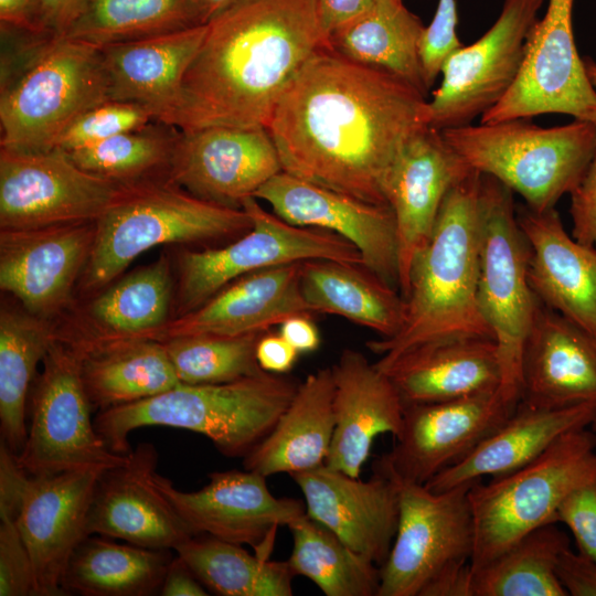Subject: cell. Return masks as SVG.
<instances>
[{
  "label": "cell",
  "instance_id": "cell-4",
  "mask_svg": "<svg viewBox=\"0 0 596 596\" xmlns=\"http://www.w3.org/2000/svg\"><path fill=\"white\" fill-rule=\"evenodd\" d=\"M299 383L268 372L220 384L181 383L156 396L99 411L94 424L119 455L132 450V430L166 426L201 434L222 455L243 459L273 430Z\"/></svg>",
  "mask_w": 596,
  "mask_h": 596
},
{
  "label": "cell",
  "instance_id": "cell-47",
  "mask_svg": "<svg viewBox=\"0 0 596 596\" xmlns=\"http://www.w3.org/2000/svg\"><path fill=\"white\" fill-rule=\"evenodd\" d=\"M0 596H36L32 558L11 519L0 521Z\"/></svg>",
  "mask_w": 596,
  "mask_h": 596
},
{
  "label": "cell",
  "instance_id": "cell-13",
  "mask_svg": "<svg viewBox=\"0 0 596 596\" xmlns=\"http://www.w3.org/2000/svg\"><path fill=\"white\" fill-rule=\"evenodd\" d=\"M125 185L79 168L60 148L0 147V228L95 222Z\"/></svg>",
  "mask_w": 596,
  "mask_h": 596
},
{
  "label": "cell",
  "instance_id": "cell-59",
  "mask_svg": "<svg viewBox=\"0 0 596 596\" xmlns=\"http://www.w3.org/2000/svg\"><path fill=\"white\" fill-rule=\"evenodd\" d=\"M587 77L592 85L596 88V62L586 56L583 58Z\"/></svg>",
  "mask_w": 596,
  "mask_h": 596
},
{
  "label": "cell",
  "instance_id": "cell-19",
  "mask_svg": "<svg viewBox=\"0 0 596 596\" xmlns=\"http://www.w3.org/2000/svg\"><path fill=\"white\" fill-rule=\"evenodd\" d=\"M95 222L0 228V289L28 312L55 321L73 304L88 262Z\"/></svg>",
  "mask_w": 596,
  "mask_h": 596
},
{
  "label": "cell",
  "instance_id": "cell-7",
  "mask_svg": "<svg viewBox=\"0 0 596 596\" xmlns=\"http://www.w3.org/2000/svg\"><path fill=\"white\" fill-rule=\"evenodd\" d=\"M466 163L519 193L530 210L555 207L579 184L596 150V125L541 127L530 118L441 130Z\"/></svg>",
  "mask_w": 596,
  "mask_h": 596
},
{
  "label": "cell",
  "instance_id": "cell-58",
  "mask_svg": "<svg viewBox=\"0 0 596 596\" xmlns=\"http://www.w3.org/2000/svg\"><path fill=\"white\" fill-rule=\"evenodd\" d=\"M237 1L240 0H195L202 22L204 24L232 7Z\"/></svg>",
  "mask_w": 596,
  "mask_h": 596
},
{
  "label": "cell",
  "instance_id": "cell-50",
  "mask_svg": "<svg viewBox=\"0 0 596 596\" xmlns=\"http://www.w3.org/2000/svg\"><path fill=\"white\" fill-rule=\"evenodd\" d=\"M30 477L15 455L0 443V520L14 521Z\"/></svg>",
  "mask_w": 596,
  "mask_h": 596
},
{
  "label": "cell",
  "instance_id": "cell-15",
  "mask_svg": "<svg viewBox=\"0 0 596 596\" xmlns=\"http://www.w3.org/2000/svg\"><path fill=\"white\" fill-rule=\"evenodd\" d=\"M574 0H549L533 23L519 76L505 96L480 117L481 124L542 114H565L596 123V88L578 55L573 30Z\"/></svg>",
  "mask_w": 596,
  "mask_h": 596
},
{
  "label": "cell",
  "instance_id": "cell-46",
  "mask_svg": "<svg viewBox=\"0 0 596 596\" xmlns=\"http://www.w3.org/2000/svg\"><path fill=\"white\" fill-rule=\"evenodd\" d=\"M455 0H438L435 15L425 26L419 43V57L426 87L434 85L445 61L462 46L457 36Z\"/></svg>",
  "mask_w": 596,
  "mask_h": 596
},
{
  "label": "cell",
  "instance_id": "cell-26",
  "mask_svg": "<svg viewBox=\"0 0 596 596\" xmlns=\"http://www.w3.org/2000/svg\"><path fill=\"white\" fill-rule=\"evenodd\" d=\"M520 402L540 408L596 403V338L541 302L523 347Z\"/></svg>",
  "mask_w": 596,
  "mask_h": 596
},
{
  "label": "cell",
  "instance_id": "cell-45",
  "mask_svg": "<svg viewBox=\"0 0 596 596\" xmlns=\"http://www.w3.org/2000/svg\"><path fill=\"white\" fill-rule=\"evenodd\" d=\"M152 121H156L153 113L140 104L107 100L76 118L60 136L54 148L71 152L143 128Z\"/></svg>",
  "mask_w": 596,
  "mask_h": 596
},
{
  "label": "cell",
  "instance_id": "cell-14",
  "mask_svg": "<svg viewBox=\"0 0 596 596\" xmlns=\"http://www.w3.org/2000/svg\"><path fill=\"white\" fill-rule=\"evenodd\" d=\"M544 0H504L492 26L444 63L428 102L429 126L460 127L482 116L510 91L521 71L529 32Z\"/></svg>",
  "mask_w": 596,
  "mask_h": 596
},
{
  "label": "cell",
  "instance_id": "cell-53",
  "mask_svg": "<svg viewBox=\"0 0 596 596\" xmlns=\"http://www.w3.org/2000/svg\"><path fill=\"white\" fill-rule=\"evenodd\" d=\"M298 355L299 352L280 333H263L256 345L257 362L260 369L268 373H288Z\"/></svg>",
  "mask_w": 596,
  "mask_h": 596
},
{
  "label": "cell",
  "instance_id": "cell-8",
  "mask_svg": "<svg viewBox=\"0 0 596 596\" xmlns=\"http://www.w3.org/2000/svg\"><path fill=\"white\" fill-rule=\"evenodd\" d=\"M596 434L571 430L525 466L469 490L473 520L470 571L497 557L529 532L556 523L564 498L596 483Z\"/></svg>",
  "mask_w": 596,
  "mask_h": 596
},
{
  "label": "cell",
  "instance_id": "cell-28",
  "mask_svg": "<svg viewBox=\"0 0 596 596\" xmlns=\"http://www.w3.org/2000/svg\"><path fill=\"white\" fill-rule=\"evenodd\" d=\"M517 214L530 249L528 275L536 298L596 338V248L570 235L555 207H524Z\"/></svg>",
  "mask_w": 596,
  "mask_h": 596
},
{
  "label": "cell",
  "instance_id": "cell-55",
  "mask_svg": "<svg viewBox=\"0 0 596 596\" xmlns=\"http://www.w3.org/2000/svg\"><path fill=\"white\" fill-rule=\"evenodd\" d=\"M162 596H206L207 588L178 555L169 563L159 592Z\"/></svg>",
  "mask_w": 596,
  "mask_h": 596
},
{
  "label": "cell",
  "instance_id": "cell-1",
  "mask_svg": "<svg viewBox=\"0 0 596 596\" xmlns=\"http://www.w3.org/2000/svg\"><path fill=\"white\" fill-rule=\"evenodd\" d=\"M429 126L426 95L328 45L315 52L279 97L266 126L281 171L387 204L394 164L409 138Z\"/></svg>",
  "mask_w": 596,
  "mask_h": 596
},
{
  "label": "cell",
  "instance_id": "cell-39",
  "mask_svg": "<svg viewBox=\"0 0 596 596\" xmlns=\"http://www.w3.org/2000/svg\"><path fill=\"white\" fill-rule=\"evenodd\" d=\"M202 584L221 596H291L287 561L249 553L243 545L206 534L193 535L174 550Z\"/></svg>",
  "mask_w": 596,
  "mask_h": 596
},
{
  "label": "cell",
  "instance_id": "cell-60",
  "mask_svg": "<svg viewBox=\"0 0 596 596\" xmlns=\"http://www.w3.org/2000/svg\"><path fill=\"white\" fill-rule=\"evenodd\" d=\"M592 426H593V430H594L595 434H596V419H595V422L592 424Z\"/></svg>",
  "mask_w": 596,
  "mask_h": 596
},
{
  "label": "cell",
  "instance_id": "cell-3",
  "mask_svg": "<svg viewBox=\"0 0 596 596\" xmlns=\"http://www.w3.org/2000/svg\"><path fill=\"white\" fill-rule=\"evenodd\" d=\"M481 177L472 170L444 199L432 235L409 268L402 328L365 344L380 355L376 366L441 340L493 339L478 300Z\"/></svg>",
  "mask_w": 596,
  "mask_h": 596
},
{
  "label": "cell",
  "instance_id": "cell-52",
  "mask_svg": "<svg viewBox=\"0 0 596 596\" xmlns=\"http://www.w3.org/2000/svg\"><path fill=\"white\" fill-rule=\"evenodd\" d=\"M87 0H36L35 21L41 32L64 34Z\"/></svg>",
  "mask_w": 596,
  "mask_h": 596
},
{
  "label": "cell",
  "instance_id": "cell-22",
  "mask_svg": "<svg viewBox=\"0 0 596 596\" xmlns=\"http://www.w3.org/2000/svg\"><path fill=\"white\" fill-rule=\"evenodd\" d=\"M472 169L447 142L441 130L427 126L401 151L387 184L398 245V289L405 292L411 265L426 245L450 189Z\"/></svg>",
  "mask_w": 596,
  "mask_h": 596
},
{
  "label": "cell",
  "instance_id": "cell-38",
  "mask_svg": "<svg viewBox=\"0 0 596 596\" xmlns=\"http://www.w3.org/2000/svg\"><path fill=\"white\" fill-rule=\"evenodd\" d=\"M57 336L55 321L39 318L22 307L0 310V433L18 455L26 439L28 400L36 368Z\"/></svg>",
  "mask_w": 596,
  "mask_h": 596
},
{
  "label": "cell",
  "instance_id": "cell-23",
  "mask_svg": "<svg viewBox=\"0 0 596 596\" xmlns=\"http://www.w3.org/2000/svg\"><path fill=\"white\" fill-rule=\"evenodd\" d=\"M103 471L30 477L14 522L32 558L36 596L65 595L64 571L75 549L88 535V511Z\"/></svg>",
  "mask_w": 596,
  "mask_h": 596
},
{
  "label": "cell",
  "instance_id": "cell-37",
  "mask_svg": "<svg viewBox=\"0 0 596 596\" xmlns=\"http://www.w3.org/2000/svg\"><path fill=\"white\" fill-rule=\"evenodd\" d=\"M171 550L118 543L104 535H87L64 571L65 595L150 596L159 594Z\"/></svg>",
  "mask_w": 596,
  "mask_h": 596
},
{
  "label": "cell",
  "instance_id": "cell-36",
  "mask_svg": "<svg viewBox=\"0 0 596 596\" xmlns=\"http://www.w3.org/2000/svg\"><path fill=\"white\" fill-rule=\"evenodd\" d=\"M425 26L403 0H374L371 9L328 38L341 56L385 71L427 96L419 43Z\"/></svg>",
  "mask_w": 596,
  "mask_h": 596
},
{
  "label": "cell",
  "instance_id": "cell-24",
  "mask_svg": "<svg viewBox=\"0 0 596 596\" xmlns=\"http://www.w3.org/2000/svg\"><path fill=\"white\" fill-rule=\"evenodd\" d=\"M304 494L307 514L359 555L382 566L398 523V486L373 472L369 480L326 465L290 476Z\"/></svg>",
  "mask_w": 596,
  "mask_h": 596
},
{
  "label": "cell",
  "instance_id": "cell-5",
  "mask_svg": "<svg viewBox=\"0 0 596 596\" xmlns=\"http://www.w3.org/2000/svg\"><path fill=\"white\" fill-rule=\"evenodd\" d=\"M21 47L2 57L0 147L50 150L76 118L109 100L100 45L35 33Z\"/></svg>",
  "mask_w": 596,
  "mask_h": 596
},
{
  "label": "cell",
  "instance_id": "cell-12",
  "mask_svg": "<svg viewBox=\"0 0 596 596\" xmlns=\"http://www.w3.org/2000/svg\"><path fill=\"white\" fill-rule=\"evenodd\" d=\"M476 481L439 492L395 481L398 523L380 567L377 596H422L436 578L470 564L475 533L469 490Z\"/></svg>",
  "mask_w": 596,
  "mask_h": 596
},
{
  "label": "cell",
  "instance_id": "cell-31",
  "mask_svg": "<svg viewBox=\"0 0 596 596\" xmlns=\"http://www.w3.org/2000/svg\"><path fill=\"white\" fill-rule=\"evenodd\" d=\"M207 24L100 46L108 99L149 108L160 120L172 106Z\"/></svg>",
  "mask_w": 596,
  "mask_h": 596
},
{
  "label": "cell",
  "instance_id": "cell-43",
  "mask_svg": "<svg viewBox=\"0 0 596 596\" xmlns=\"http://www.w3.org/2000/svg\"><path fill=\"white\" fill-rule=\"evenodd\" d=\"M179 131L177 127L152 121L143 128L65 153L91 173L129 184L167 177Z\"/></svg>",
  "mask_w": 596,
  "mask_h": 596
},
{
  "label": "cell",
  "instance_id": "cell-56",
  "mask_svg": "<svg viewBox=\"0 0 596 596\" xmlns=\"http://www.w3.org/2000/svg\"><path fill=\"white\" fill-rule=\"evenodd\" d=\"M279 333L300 353H310L320 345L318 328L308 315H297L280 323Z\"/></svg>",
  "mask_w": 596,
  "mask_h": 596
},
{
  "label": "cell",
  "instance_id": "cell-9",
  "mask_svg": "<svg viewBox=\"0 0 596 596\" xmlns=\"http://www.w3.org/2000/svg\"><path fill=\"white\" fill-rule=\"evenodd\" d=\"M481 175L478 300L498 347L499 392L518 405L523 347L540 301L529 283L530 249L513 192L494 178Z\"/></svg>",
  "mask_w": 596,
  "mask_h": 596
},
{
  "label": "cell",
  "instance_id": "cell-48",
  "mask_svg": "<svg viewBox=\"0 0 596 596\" xmlns=\"http://www.w3.org/2000/svg\"><path fill=\"white\" fill-rule=\"evenodd\" d=\"M556 522L571 530L581 553L596 561V483L568 493L557 508Z\"/></svg>",
  "mask_w": 596,
  "mask_h": 596
},
{
  "label": "cell",
  "instance_id": "cell-25",
  "mask_svg": "<svg viewBox=\"0 0 596 596\" xmlns=\"http://www.w3.org/2000/svg\"><path fill=\"white\" fill-rule=\"evenodd\" d=\"M300 263L246 274L199 308L171 318L146 339L163 342L191 334L265 332L292 316H310L313 312L300 289Z\"/></svg>",
  "mask_w": 596,
  "mask_h": 596
},
{
  "label": "cell",
  "instance_id": "cell-29",
  "mask_svg": "<svg viewBox=\"0 0 596 596\" xmlns=\"http://www.w3.org/2000/svg\"><path fill=\"white\" fill-rule=\"evenodd\" d=\"M379 369L390 377L404 406L496 391L501 382L498 347L491 338L424 344Z\"/></svg>",
  "mask_w": 596,
  "mask_h": 596
},
{
  "label": "cell",
  "instance_id": "cell-41",
  "mask_svg": "<svg viewBox=\"0 0 596 596\" xmlns=\"http://www.w3.org/2000/svg\"><path fill=\"white\" fill-rule=\"evenodd\" d=\"M295 576L310 579L326 596H377L380 566L347 546L307 513L288 525Z\"/></svg>",
  "mask_w": 596,
  "mask_h": 596
},
{
  "label": "cell",
  "instance_id": "cell-17",
  "mask_svg": "<svg viewBox=\"0 0 596 596\" xmlns=\"http://www.w3.org/2000/svg\"><path fill=\"white\" fill-rule=\"evenodd\" d=\"M196 491L177 489L157 471L153 482L168 499L193 535L253 547L258 556L270 558L279 526L304 517L305 501L277 498L266 477L252 470L214 471Z\"/></svg>",
  "mask_w": 596,
  "mask_h": 596
},
{
  "label": "cell",
  "instance_id": "cell-35",
  "mask_svg": "<svg viewBox=\"0 0 596 596\" xmlns=\"http://www.w3.org/2000/svg\"><path fill=\"white\" fill-rule=\"evenodd\" d=\"M300 289L313 313H331L376 332L395 336L405 319L400 290L363 264L333 259L300 263Z\"/></svg>",
  "mask_w": 596,
  "mask_h": 596
},
{
  "label": "cell",
  "instance_id": "cell-20",
  "mask_svg": "<svg viewBox=\"0 0 596 596\" xmlns=\"http://www.w3.org/2000/svg\"><path fill=\"white\" fill-rule=\"evenodd\" d=\"M254 196L290 224L327 230L345 238L358 248L364 266L398 289L396 224L389 205L365 202L284 171Z\"/></svg>",
  "mask_w": 596,
  "mask_h": 596
},
{
  "label": "cell",
  "instance_id": "cell-27",
  "mask_svg": "<svg viewBox=\"0 0 596 596\" xmlns=\"http://www.w3.org/2000/svg\"><path fill=\"white\" fill-rule=\"evenodd\" d=\"M331 369L336 423L324 465L360 477L374 439L398 435L404 405L390 377L361 351L342 350Z\"/></svg>",
  "mask_w": 596,
  "mask_h": 596
},
{
  "label": "cell",
  "instance_id": "cell-33",
  "mask_svg": "<svg viewBox=\"0 0 596 596\" xmlns=\"http://www.w3.org/2000/svg\"><path fill=\"white\" fill-rule=\"evenodd\" d=\"M333 400L331 366L308 374L273 430L243 458L244 469L267 478L323 466L334 432Z\"/></svg>",
  "mask_w": 596,
  "mask_h": 596
},
{
  "label": "cell",
  "instance_id": "cell-30",
  "mask_svg": "<svg viewBox=\"0 0 596 596\" xmlns=\"http://www.w3.org/2000/svg\"><path fill=\"white\" fill-rule=\"evenodd\" d=\"M595 419L596 403L540 408L519 402L492 434L425 486L439 492L486 476L507 475L534 460L564 434L585 428Z\"/></svg>",
  "mask_w": 596,
  "mask_h": 596
},
{
  "label": "cell",
  "instance_id": "cell-18",
  "mask_svg": "<svg viewBox=\"0 0 596 596\" xmlns=\"http://www.w3.org/2000/svg\"><path fill=\"white\" fill-rule=\"evenodd\" d=\"M280 171L265 127L213 126L179 131L167 178L199 199L242 209L245 199Z\"/></svg>",
  "mask_w": 596,
  "mask_h": 596
},
{
  "label": "cell",
  "instance_id": "cell-10",
  "mask_svg": "<svg viewBox=\"0 0 596 596\" xmlns=\"http://www.w3.org/2000/svg\"><path fill=\"white\" fill-rule=\"evenodd\" d=\"M81 361L79 350L57 333L31 386L26 439L15 458L33 477L107 470L128 459L110 450L95 428Z\"/></svg>",
  "mask_w": 596,
  "mask_h": 596
},
{
  "label": "cell",
  "instance_id": "cell-32",
  "mask_svg": "<svg viewBox=\"0 0 596 596\" xmlns=\"http://www.w3.org/2000/svg\"><path fill=\"white\" fill-rule=\"evenodd\" d=\"M91 298L78 321L58 327L62 338L74 342L146 339L171 318L174 284L169 257L160 255Z\"/></svg>",
  "mask_w": 596,
  "mask_h": 596
},
{
  "label": "cell",
  "instance_id": "cell-57",
  "mask_svg": "<svg viewBox=\"0 0 596 596\" xmlns=\"http://www.w3.org/2000/svg\"><path fill=\"white\" fill-rule=\"evenodd\" d=\"M36 0H0L1 26L31 33H44L35 21Z\"/></svg>",
  "mask_w": 596,
  "mask_h": 596
},
{
  "label": "cell",
  "instance_id": "cell-44",
  "mask_svg": "<svg viewBox=\"0 0 596 596\" xmlns=\"http://www.w3.org/2000/svg\"><path fill=\"white\" fill-rule=\"evenodd\" d=\"M263 333L191 334L162 343L182 384H220L265 372L256 359Z\"/></svg>",
  "mask_w": 596,
  "mask_h": 596
},
{
  "label": "cell",
  "instance_id": "cell-34",
  "mask_svg": "<svg viewBox=\"0 0 596 596\" xmlns=\"http://www.w3.org/2000/svg\"><path fill=\"white\" fill-rule=\"evenodd\" d=\"M66 341L82 354V381L93 408L98 412L136 403L181 384L160 341L142 338Z\"/></svg>",
  "mask_w": 596,
  "mask_h": 596
},
{
  "label": "cell",
  "instance_id": "cell-42",
  "mask_svg": "<svg viewBox=\"0 0 596 596\" xmlns=\"http://www.w3.org/2000/svg\"><path fill=\"white\" fill-rule=\"evenodd\" d=\"M200 24L195 0H87L63 35L102 46Z\"/></svg>",
  "mask_w": 596,
  "mask_h": 596
},
{
  "label": "cell",
  "instance_id": "cell-6",
  "mask_svg": "<svg viewBox=\"0 0 596 596\" xmlns=\"http://www.w3.org/2000/svg\"><path fill=\"white\" fill-rule=\"evenodd\" d=\"M249 228L243 209L199 199L166 175L126 184L95 221L93 248L76 289L96 295L155 246L216 241Z\"/></svg>",
  "mask_w": 596,
  "mask_h": 596
},
{
  "label": "cell",
  "instance_id": "cell-49",
  "mask_svg": "<svg viewBox=\"0 0 596 596\" xmlns=\"http://www.w3.org/2000/svg\"><path fill=\"white\" fill-rule=\"evenodd\" d=\"M570 195L572 235L596 248V150L583 179Z\"/></svg>",
  "mask_w": 596,
  "mask_h": 596
},
{
  "label": "cell",
  "instance_id": "cell-2",
  "mask_svg": "<svg viewBox=\"0 0 596 596\" xmlns=\"http://www.w3.org/2000/svg\"><path fill=\"white\" fill-rule=\"evenodd\" d=\"M175 99L180 130L265 127L285 88L328 41L316 0H240L210 20Z\"/></svg>",
  "mask_w": 596,
  "mask_h": 596
},
{
  "label": "cell",
  "instance_id": "cell-40",
  "mask_svg": "<svg viewBox=\"0 0 596 596\" xmlns=\"http://www.w3.org/2000/svg\"><path fill=\"white\" fill-rule=\"evenodd\" d=\"M570 539L555 523L540 526L470 571V596H567L556 575Z\"/></svg>",
  "mask_w": 596,
  "mask_h": 596
},
{
  "label": "cell",
  "instance_id": "cell-54",
  "mask_svg": "<svg viewBox=\"0 0 596 596\" xmlns=\"http://www.w3.org/2000/svg\"><path fill=\"white\" fill-rule=\"evenodd\" d=\"M374 0H316L319 25L327 41L331 33L368 12Z\"/></svg>",
  "mask_w": 596,
  "mask_h": 596
},
{
  "label": "cell",
  "instance_id": "cell-51",
  "mask_svg": "<svg viewBox=\"0 0 596 596\" xmlns=\"http://www.w3.org/2000/svg\"><path fill=\"white\" fill-rule=\"evenodd\" d=\"M556 575L567 595L596 596V561L587 555L568 547L558 558Z\"/></svg>",
  "mask_w": 596,
  "mask_h": 596
},
{
  "label": "cell",
  "instance_id": "cell-16",
  "mask_svg": "<svg viewBox=\"0 0 596 596\" xmlns=\"http://www.w3.org/2000/svg\"><path fill=\"white\" fill-rule=\"evenodd\" d=\"M517 406L507 402L499 389L450 401L405 405L395 444L373 462V472L396 482L425 485L467 456Z\"/></svg>",
  "mask_w": 596,
  "mask_h": 596
},
{
  "label": "cell",
  "instance_id": "cell-21",
  "mask_svg": "<svg viewBox=\"0 0 596 596\" xmlns=\"http://www.w3.org/2000/svg\"><path fill=\"white\" fill-rule=\"evenodd\" d=\"M158 453L141 443L125 464L99 476L87 518V534L156 550H175L193 536L153 482Z\"/></svg>",
  "mask_w": 596,
  "mask_h": 596
},
{
  "label": "cell",
  "instance_id": "cell-11",
  "mask_svg": "<svg viewBox=\"0 0 596 596\" xmlns=\"http://www.w3.org/2000/svg\"><path fill=\"white\" fill-rule=\"evenodd\" d=\"M258 201L255 196L243 201L251 228L233 243L178 254L171 318L199 308L233 280L256 270L309 259L363 264L358 248L345 238L327 230L290 224Z\"/></svg>",
  "mask_w": 596,
  "mask_h": 596
}]
</instances>
